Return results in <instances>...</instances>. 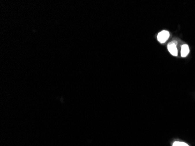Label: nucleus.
<instances>
[{
    "label": "nucleus",
    "instance_id": "nucleus-3",
    "mask_svg": "<svg viewBox=\"0 0 195 146\" xmlns=\"http://www.w3.org/2000/svg\"><path fill=\"white\" fill-rule=\"evenodd\" d=\"M189 53V46L186 44H183L181 47V55L182 57H186L188 54Z\"/></svg>",
    "mask_w": 195,
    "mask_h": 146
},
{
    "label": "nucleus",
    "instance_id": "nucleus-1",
    "mask_svg": "<svg viewBox=\"0 0 195 146\" xmlns=\"http://www.w3.org/2000/svg\"><path fill=\"white\" fill-rule=\"evenodd\" d=\"M169 33L167 31H162L160 32L158 36L157 39L159 42L161 43H164L169 38Z\"/></svg>",
    "mask_w": 195,
    "mask_h": 146
},
{
    "label": "nucleus",
    "instance_id": "nucleus-4",
    "mask_svg": "<svg viewBox=\"0 0 195 146\" xmlns=\"http://www.w3.org/2000/svg\"><path fill=\"white\" fill-rule=\"evenodd\" d=\"M172 146H189V145L183 141H177L173 143Z\"/></svg>",
    "mask_w": 195,
    "mask_h": 146
},
{
    "label": "nucleus",
    "instance_id": "nucleus-2",
    "mask_svg": "<svg viewBox=\"0 0 195 146\" xmlns=\"http://www.w3.org/2000/svg\"><path fill=\"white\" fill-rule=\"evenodd\" d=\"M168 49L169 53L174 56L178 55V49L177 45L174 42H170L168 44Z\"/></svg>",
    "mask_w": 195,
    "mask_h": 146
}]
</instances>
